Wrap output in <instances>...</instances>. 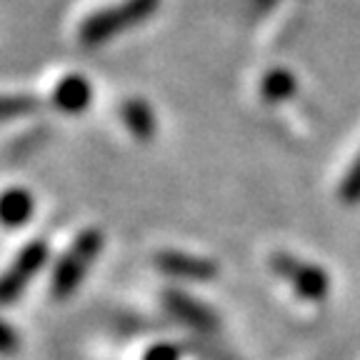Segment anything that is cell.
<instances>
[{"instance_id":"obj_1","label":"cell","mask_w":360,"mask_h":360,"mask_svg":"<svg viewBox=\"0 0 360 360\" xmlns=\"http://www.w3.org/2000/svg\"><path fill=\"white\" fill-rule=\"evenodd\" d=\"M103 245V233L101 231H83L73 240V245L68 248L60 255V260L53 268V281H51V292L56 300H63L68 295H73L78 290V285L85 281L88 270L93 268L96 258L101 255Z\"/></svg>"},{"instance_id":"obj_2","label":"cell","mask_w":360,"mask_h":360,"mask_svg":"<svg viewBox=\"0 0 360 360\" xmlns=\"http://www.w3.org/2000/svg\"><path fill=\"white\" fill-rule=\"evenodd\" d=\"M158 3L160 0H125L120 6L105 8V11L90 15L80 28V43L96 48V45L110 40L112 35L125 33L133 25L146 20L148 15H153Z\"/></svg>"},{"instance_id":"obj_3","label":"cell","mask_w":360,"mask_h":360,"mask_svg":"<svg viewBox=\"0 0 360 360\" xmlns=\"http://www.w3.org/2000/svg\"><path fill=\"white\" fill-rule=\"evenodd\" d=\"M48 258H51V248L45 240H33L22 248L15 260L6 268V273H0V305L15 303L30 285V281L45 268Z\"/></svg>"},{"instance_id":"obj_4","label":"cell","mask_w":360,"mask_h":360,"mask_svg":"<svg viewBox=\"0 0 360 360\" xmlns=\"http://www.w3.org/2000/svg\"><path fill=\"white\" fill-rule=\"evenodd\" d=\"M270 268L292 285V290L305 300H323L330 290V278L318 265L303 263L288 253H276L270 258Z\"/></svg>"},{"instance_id":"obj_5","label":"cell","mask_w":360,"mask_h":360,"mask_svg":"<svg viewBox=\"0 0 360 360\" xmlns=\"http://www.w3.org/2000/svg\"><path fill=\"white\" fill-rule=\"evenodd\" d=\"M163 305L175 321L198 333H210L218 328V315L213 313V308H208L205 303H200L183 290H165Z\"/></svg>"},{"instance_id":"obj_6","label":"cell","mask_w":360,"mask_h":360,"mask_svg":"<svg viewBox=\"0 0 360 360\" xmlns=\"http://www.w3.org/2000/svg\"><path fill=\"white\" fill-rule=\"evenodd\" d=\"M158 270H163L170 278H183V281H200L208 283L218 276V265L210 258H200V255L180 253V250H163L155 255Z\"/></svg>"},{"instance_id":"obj_7","label":"cell","mask_w":360,"mask_h":360,"mask_svg":"<svg viewBox=\"0 0 360 360\" xmlns=\"http://www.w3.org/2000/svg\"><path fill=\"white\" fill-rule=\"evenodd\" d=\"M90 98H93V88L83 75H65L53 88L51 101L63 112H80L90 105Z\"/></svg>"},{"instance_id":"obj_8","label":"cell","mask_w":360,"mask_h":360,"mask_svg":"<svg viewBox=\"0 0 360 360\" xmlns=\"http://www.w3.org/2000/svg\"><path fill=\"white\" fill-rule=\"evenodd\" d=\"M35 210L33 195L22 188H11L0 193V225L6 228H20L30 220Z\"/></svg>"},{"instance_id":"obj_9","label":"cell","mask_w":360,"mask_h":360,"mask_svg":"<svg viewBox=\"0 0 360 360\" xmlns=\"http://www.w3.org/2000/svg\"><path fill=\"white\" fill-rule=\"evenodd\" d=\"M120 115H123V123L130 133L138 138V141H150L155 135V115H153L150 105L146 101H138V98H130L120 105Z\"/></svg>"},{"instance_id":"obj_10","label":"cell","mask_w":360,"mask_h":360,"mask_svg":"<svg viewBox=\"0 0 360 360\" xmlns=\"http://www.w3.org/2000/svg\"><path fill=\"white\" fill-rule=\"evenodd\" d=\"M295 78H292L288 70H283V68H278V70H270L268 75L263 78V85H260V90H263V98L270 103H281V101H288V98L295 93Z\"/></svg>"},{"instance_id":"obj_11","label":"cell","mask_w":360,"mask_h":360,"mask_svg":"<svg viewBox=\"0 0 360 360\" xmlns=\"http://www.w3.org/2000/svg\"><path fill=\"white\" fill-rule=\"evenodd\" d=\"M38 105V101L30 96H3L0 98V118H18L25 115Z\"/></svg>"},{"instance_id":"obj_12","label":"cell","mask_w":360,"mask_h":360,"mask_svg":"<svg viewBox=\"0 0 360 360\" xmlns=\"http://www.w3.org/2000/svg\"><path fill=\"white\" fill-rule=\"evenodd\" d=\"M340 198L345 202H360V158L345 175L343 186H340Z\"/></svg>"},{"instance_id":"obj_13","label":"cell","mask_w":360,"mask_h":360,"mask_svg":"<svg viewBox=\"0 0 360 360\" xmlns=\"http://www.w3.org/2000/svg\"><path fill=\"white\" fill-rule=\"evenodd\" d=\"M20 348V338H18L15 328L8 326L3 318H0V355H13Z\"/></svg>"},{"instance_id":"obj_14","label":"cell","mask_w":360,"mask_h":360,"mask_svg":"<svg viewBox=\"0 0 360 360\" xmlns=\"http://www.w3.org/2000/svg\"><path fill=\"white\" fill-rule=\"evenodd\" d=\"M143 360H180V348L173 343H155L146 350Z\"/></svg>"}]
</instances>
